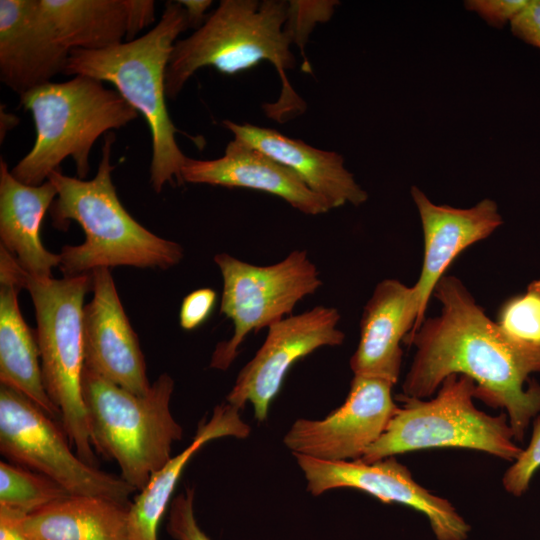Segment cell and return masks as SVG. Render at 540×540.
Here are the masks:
<instances>
[{"mask_svg": "<svg viewBox=\"0 0 540 540\" xmlns=\"http://www.w3.org/2000/svg\"><path fill=\"white\" fill-rule=\"evenodd\" d=\"M433 295L441 303L440 314L404 339L416 347L404 395L424 399L448 376L465 375L476 384V398L506 411L515 440L523 441L530 421L540 415V385L525 387L532 368L460 279L444 275Z\"/></svg>", "mask_w": 540, "mask_h": 540, "instance_id": "cell-1", "label": "cell"}, {"mask_svg": "<svg viewBox=\"0 0 540 540\" xmlns=\"http://www.w3.org/2000/svg\"><path fill=\"white\" fill-rule=\"evenodd\" d=\"M26 514L0 505V540H33L22 528Z\"/></svg>", "mask_w": 540, "mask_h": 540, "instance_id": "cell-34", "label": "cell"}, {"mask_svg": "<svg viewBox=\"0 0 540 540\" xmlns=\"http://www.w3.org/2000/svg\"><path fill=\"white\" fill-rule=\"evenodd\" d=\"M194 489L186 487L170 503L167 532L175 540H210L194 515Z\"/></svg>", "mask_w": 540, "mask_h": 540, "instance_id": "cell-29", "label": "cell"}, {"mask_svg": "<svg viewBox=\"0 0 540 540\" xmlns=\"http://www.w3.org/2000/svg\"><path fill=\"white\" fill-rule=\"evenodd\" d=\"M57 190L47 180L31 186L18 181L0 160V239L1 246L19 266L37 277H51L59 267L60 255L48 251L40 240V226L51 208Z\"/></svg>", "mask_w": 540, "mask_h": 540, "instance_id": "cell-20", "label": "cell"}, {"mask_svg": "<svg viewBox=\"0 0 540 540\" xmlns=\"http://www.w3.org/2000/svg\"><path fill=\"white\" fill-rule=\"evenodd\" d=\"M223 279L220 312L234 326L232 336L219 342L210 367L228 369L240 345L253 331L270 327L291 315L299 301L322 285L319 271L305 250H294L283 260L257 266L228 253L214 256Z\"/></svg>", "mask_w": 540, "mask_h": 540, "instance_id": "cell-9", "label": "cell"}, {"mask_svg": "<svg viewBox=\"0 0 540 540\" xmlns=\"http://www.w3.org/2000/svg\"><path fill=\"white\" fill-rule=\"evenodd\" d=\"M20 289L16 282L0 277V382L26 396L51 418H61L44 386L36 333L19 308Z\"/></svg>", "mask_w": 540, "mask_h": 540, "instance_id": "cell-22", "label": "cell"}, {"mask_svg": "<svg viewBox=\"0 0 540 540\" xmlns=\"http://www.w3.org/2000/svg\"><path fill=\"white\" fill-rule=\"evenodd\" d=\"M91 273L93 298L83 310L85 366L138 395L151 384L138 337L121 304L109 268Z\"/></svg>", "mask_w": 540, "mask_h": 540, "instance_id": "cell-14", "label": "cell"}, {"mask_svg": "<svg viewBox=\"0 0 540 540\" xmlns=\"http://www.w3.org/2000/svg\"><path fill=\"white\" fill-rule=\"evenodd\" d=\"M183 6L189 28L199 29L206 21L207 9L211 6V0H178Z\"/></svg>", "mask_w": 540, "mask_h": 540, "instance_id": "cell-35", "label": "cell"}, {"mask_svg": "<svg viewBox=\"0 0 540 540\" xmlns=\"http://www.w3.org/2000/svg\"><path fill=\"white\" fill-rule=\"evenodd\" d=\"M250 428L239 410L226 403L217 406L208 421L200 422L192 442L172 457L134 498L128 510L129 540H158L160 522L171 503L176 484L189 460L208 441L224 436L245 438Z\"/></svg>", "mask_w": 540, "mask_h": 540, "instance_id": "cell-21", "label": "cell"}, {"mask_svg": "<svg viewBox=\"0 0 540 540\" xmlns=\"http://www.w3.org/2000/svg\"><path fill=\"white\" fill-rule=\"evenodd\" d=\"M181 179L182 183L266 192L307 215H319L330 210L328 204L293 171L237 138L227 144L224 155L218 159L187 157L181 169Z\"/></svg>", "mask_w": 540, "mask_h": 540, "instance_id": "cell-17", "label": "cell"}, {"mask_svg": "<svg viewBox=\"0 0 540 540\" xmlns=\"http://www.w3.org/2000/svg\"><path fill=\"white\" fill-rule=\"evenodd\" d=\"M418 308L413 287L397 279L379 282L364 306L358 346L350 359L355 376L398 381L404 339L415 332Z\"/></svg>", "mask_w": 540, "mask_h": 540, "instance_id": "cell-18", "label": "cell"}, {"mask_svg": "<svg viewBox=\"0 0 540 540\" xmlns=\"http://www.w3.org/2000/svg\"><path fill=\"white\" fill-rule=\"evenodd\" d=\"M411 196L424 238L422 268L412 286L418 308L417 330L425 320L430 297L450 264L466 248L489 237L503 220L496 202L489 198L470 208H455L433 203L417 186L411 188Z\"/></svg>", "mask_w": 540, "mask_h": 540, "instance_id": "cell-15", "label": "cell"}, {"mask_svg": "<svg viewBox=\"0 0 540 540\" xmlns=\"http://www.w3.org/2000/svg\"><path fill=\"white\" fill-rule=\"evenodd\" d=\"M529 0H467V10L478 14L492 27L501 29L525 8Z\"/></svg>", "mask_w": 540, "mask_h": 540, "instance_id": "cell-31", "label": "cell"}, {"mask_svg": "<svg viewBox=\"0 0 540 540\" xmlns=\"http://www.w3.org/2000/svg\"><path fill=\"white\" fill-rule=\"evenodd\" d=\"M66 433L20 392L0 387V452L13 464L54 480L70 495L97 496L122 505L136 491L121 477L99 470L74 454Z\"/></svg>", "mask_w": 540, "mask_h": 540, "instance_id": "cell-10", "label": "cell"}, {"mask_svg": "<svg viewBox=\"0 0 540 540\" xmlns=\"http://www.w3.org/2000/svg\"><path fill=\"white\" fill-rule=\"evenodd\" d=\"M476 384L465 375H450L431 400L402 395L403 403L385 431L359 459L372 463L411 451L466 448L515 461L522 450L506 413L491 416L476 408Z\"/></svg>", "mask_w": 540, "mask_h": 540, "instance_id": "cell-8", "label": "cell"}, {"mask_svg": "<svg viewBox=\"0 0 540 540\" xmlns=\"http://www.w3.org/2000/svg\"><path fill=\"white\" fill-rule=\"evenodd\" d=\"M287 13L284 0H222L199 29L176 41L166 69V97L176 98L203 67L233 75L268 61L280 76L282 91L278 101L264 105L267 116L284 122L301 114L306 105L286 76L295 67L292 41L284 30Z\"/></svg>", "mask_w": 540, "mask_h": 540, "instance_id": "cell-2", "label": "cell"}, {"mask_svg": "<svg viewBox=\"0 0 540 540\" xmlns=\"http://www.w3.org/2000/svg\"><path fill=\"white\" fill-rule=\"evenodd\" d=\"M510 28L514 36L540 49V0H529Z\"/></svg>", "mask_w": 540, "mask_h": 540, "instance_id": "cell-32", "label": "cell"}, {"mask_svg": "<svg viewBox=\"0 0 540 540\" xmlns=\"http://www.w3.org/2000/svg\"><path fill=\"white\" fill-rule=\"evenodd\" d=\"M394 384L355 376L345 402L321 420L298 419L284 437L293 454L325 461L359 460L385 431L397 410Z\"/></svg>", "mask_w": 540, "mask_h": 540, "instance_id": "cell-13", "label": "cell"}, {"mask_svg": "<svg viewBox=\"0 0 540 540\" xmlns=\"http://www.w3.org/2000/svg\"><path fill=\"white\" fill-rule=\"evenodd\" d=\"M127 8L126 42L155 21V2L152 0H125Z\"/></svg>", "mask_w": 540, "mask_h": 540, "instance_id": "cell-33", "label": "cell"}, {"mask_svg": "<svg viewBox=\"0 0 540 540\" xmlns=\"http://www.w3.org/2000/svg\"><path fill=\"white\" fill-rule=\"evenodd\" d=\"M188 27L179 1H168L154 28L143 36L102 50L70 51L64 74L84 75L113 84L146 120L152 137L150 182L159 193L166 184H182L187 159L176 142L178 129L166 105L165 75L177 37Z\"/></svg>", "mask_w": 540, "mask_h": 540, "instance_id": "cell-4", "label": "cell"}, {"mask_svg": "<svg viewBox=\"0 0 540 540\" xmlns=\"http://www.w3.org/2000/svg\"><path fill=\"white\" fill-rule=\"evenodd\" d=\"M293 455L304 473L307 490L314 496L337 488L361 490L384 503L403 504L421 512L428 518L437 540H466L468 537L470 526L453 505L419 485L409 469L394 456L366 463Z\"/></svg>", "mask_w": 540, "mask_h": 540, "instance_id": "cell-12", "label": "cell"}, {"mask_svg": "<svg viewBox=\"0 0 540 540\" xmlns=\"http://www.w3.org/2000/svg\"><path fill=\"white\" fill-rule=\"evenodd\" d=\"M338 4V1L333 0L288 1L284 30L301 51L304 58L303 70L307 73H311V66L304 51L309 35L317 24L327 22L332 17Z\"/></svg>", "mask_w": 540, "mask_h": 540, "instance_id": "cell-27", "label": "cell"}, {"mask_svg": "<svg viewBox=\"0 0 540 540\" xmlns=\"http://www.w3.org/2000/svg\"><path fill=\"white\" fill-rule=\"evenodd\" d=\"M57 41L69 52L102 50L126 40L125 0H36Z\"/></svg>", "mask_w": 540, "mask_h": 540, "instance_id": "cell-24", "label": "cell"}, {"mask_svg": "<svg viewBox=\"0 0 540 540\" xmlns=\"http://www.w3.org/2000/svg\"><path fill=\"white\" fill-rule=\"evenodd\" d=\"M223 125L233 133L234 138L293 171L330 209L347 203L359 206L368 199L367 192L345 168L342 155L315 148L271 128L230 120H225Z\"/></svg>", "mask_w": 540, "mask_h": 540, "instance_id": "cell-19", "label": "cell"}, {"mask_svg": "<svg viewBox=\"0 0 540 540\" xmlns=\"http://www.w3.org/2000/svg\"><path fill=\"white\" fill-rule=\"evenodd\" d=\"M129 506L97 496L68 495L25 515L33 540H129Z\"/></svg>", "mask_w": 540, "mask_h": 540, "instance_id": "cell-23", "label": "cell"}, {"mask_svg": "<svg viewBox=\"0 0 540 540\" xmlns=\"http://www.w3.org/2000/svg\"><path fill=\"white\" fill-rule=\"evenodd\" d=\"M216 301V291L211 288H200L186 295L179 312L181 328L190 331L205 323L212 314Z\"/></svg>", "mask_w": 540, "mask_h": 540, "instance_id": "cell-30", "label": "cell"}, {"mask_svg": "<svg viewBox=\"0 0 540 540\" xmlns=\"http://www.w3.org/2000/svg\"><path fill=\"white\" fill-rule=\"evenodd\" d=\"M496 324L533 372H540V279L502 304Z\"/></svg>", "mask_w": 540, "mask_h": 540, "instance_id": "cell-25", "label": "cell"}, {"mask_svg": "<svg viewBox=\"0 0 540 540\" xmlns=\"http://www.w3.org/2000/svg\"><path fill=\"white\" fill-rule=\"evenodd\" d=\"M19 97L20 104L32 114L36 138L11 174L31 186L46 182L67 157L73 159L78 178L84 179L96 140L139 115L117 91L84 75L46 83Z\"/></svg>", "mask_w": 540, "mask_h": 540, "instance_id": "cell-6", "label": "cell"}, {"mask_svg": "<svg viewBox=\"0 0 540 540\" xmlns=\"http://www.w3.org/2000/svg\"><path fill=\"white\" fill-rule=\"evenodd\" d=\"M540 468V415L533 421L530 443L507 469L503 476V486L514 496H521L529 487L534 473Z\"/></svg>", "mask_w": 540, "mask_h": 540, "instance_id": "cell-28", "label": "cell"}, {"mask_svg": "<svg viewBox=\"0 0 540 540\" xmlns=\"http://www.w3.org/2000/svg\"><path fill=\"white\" fill-rule=\"evenodd\" d=\"M112 132L105 135L95 177L83 180L52 172L48 180L57 190L50 214L53 225L67 229L77 222L85 234L80 245H66L60 252L59 270L67 276L98 268L133 266L169 269L184 255L182 246L161 238L138 223L123 207L112 182Z\"/></svg>", "mask_w": 540, "mask_h": 540, "instance_id": "cell-3", "label": "cell"}, {"mask_svg": "<svg viewBox=\"0 0 540 540\" xmlns=\"http://www.w3.org/2000/svg\"><path fill=\"white\" fill-rule=\"evenodd\" d=\"M340 318L336 308L315 306L268 327L262 346L239 372L227 403L241 410L249 402L255 418L264 421L289 369L298 360L321 347L343 343Z\"/></svg>", "mask_w": 540, "mask_h": 540, "instance_id": "cell-11", "label": "cell"}, {"mask_svg": "<svg viewBox=\"0 0 540 540\" xmlns=\"http://www.w3.org/2000/svg\"><path fill=\"white\" fill-rule=\"evenodd\" d=\"M70 52L55 38L36 0L0 1V79L19 96L65 72Z\"/></svg>", "mask_w": 540, "mask_h": 540, "instance_id": "cell-16", "label": "cell"}, {"mask_svg": "<svg viewBox=\"0 0 540 540\" xmlns=\"http://www.w3.org/2000/svg\"><path fill=\"white\" fill-rule=\"evenodd\" d=\"M174 381L161 374L144 395L130 392L84 365L82 395L93 448L117 462L121 478L141 491L172 458L183 429L170 411Z\"/></svg>", "mask_w": 540, "mask_h": 540, "instance_id": "cell-7", "label": "cell"}, {"mask_svg": "<svg viewBox=\"0 0 540 540\" xmlns=\"http://www.w3.org/2000/svg\"><path fill=\"white\" fill-rule=\"evenodd\" d=\"M68 495L62 486L43 474L0 462V505L28 515Z\"/></svg>", "mask_w": 540, "mask_h": 540, "instance_id": "cell-26", "label": "cell"}, {"mask_svg": "<svg viewBox=\"0 0 540 540\" xmlns=\"http://www.w3.org/2000/svg\"><path fill=\"white\" fill-rule=\"evenodd\" d=\"M0 277L30 293L45 389L61 413L63 430L76 454L96 466L82 395L83 310L91 273L61 279L33 276L0 246Z\"/></svg>", "mask_w": 540, "mask_h": 540, "instance_id": "cell-5", "label": "cell"}]
</instances>
